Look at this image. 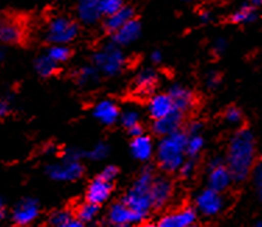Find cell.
<instances>
[{"instance_id":"obj_1","label":"cell","mask_w":262,"mask_h":227,"mask_svg":"<svg viewBox=\"0 0 262 227\" xmlns=\"http://www.w3.org/2000/svg\"><path fill=\"white\" fill-rule=\"evenodd\" d=\"M226 165L233 180L243 181L247 178L255 165V140L251 131L238 130L233 134L227 148Z\"/></svg>"},{"instance_id":"obj_2","label":"cell","mask_w":262,"mask_h":227,"mask_svg":"<svg viewBox=\"0 0 262 227\" xmlns=\"http://www.w3.org/2000/svg\"><path fill=\"white\" fill-rule=\"evenodd\" d=\"M187 137V132L180 130L162 137L157 148V157L159 166L165 172H177L186 161Z\"/></svg>"},{"instance_id":"obj_3","label":"cell","mask_w":262,"mask_h":227,"mask_svg":"<svg viewBox=\"0 0 262 227\" xmlns=\"http://www.w3.org/2000/svg\"><path fill=\"white\" fill-rule=\"evenodd\" d=\"M152 181H154L152 170L151 169H144L141 174L137 177L136 183L133 184V187L130 188V191L127 192L126 198L123 201L133 212L136 213L140 222L149 213L152 208Z\"/></svg>"},{"instance_id":"obj_4","label":"cell","mask_w":262,"mask_h":227,"mask_svg":"<svg viewBox=\"0 0 262 227\" xmlns=\"http://www.w3.org/2000/svg\"><path fill=\"white\" fill-rule=\"evenodd\" d=\"M126 64V56L120 46L111 43L94 55V66L103 76H117Z\"/></svg>"},{"instance_id":"obj_5","label":"cell","mask_w":262,"mask_h":227,"mask_svg":"<svg viewBox=\"0 0 262 227\" xmlns=\"http://www.w3.org/2000/svg\"><path fill=\"white\" fill-rule=\"evenodd\" d=\"M78 35V26L67 17H55L48 22L45 36L53 45H66L76 39Z\"/></svg>"},{"instance_id":"obj_6","label":"cell","mask_w":262,"mask_h":227,"mask_svg":"<svg viewBox=\"0 0 262 227\" xmlns=\"http://www.w3.org/2000/svg\"><path fill=\"white\" fill-rule=\"evenodd\" d=\"M46 173L52 180H56V181H76L82 176L84 167L80 161L64 157L59 163L49 165L46 167Z\"/></svg>"},{"instance_id":"obj_7","label":"cell","mask_w":262,"mask_h":227,"mask_svg":"<svg viewBox=\"0 0 262 227\" xmlns=\"http://www.w3.org/2000/svg\"><path fill=\"white\" fill-rule=\"evenodd\" d=\"M233 176L229 167L221 157L213 159L208 166V184L209 188L217 192L225 191L232 184Z\"/></svg>"},{"instance_id":"obj_8","label":"cell","mask_w":262,"mask_h":227,"mask_svg":"<svg viewBox=\"0 0 262 227\" xmlns=\"http://www.w3.org/2000/svg\"><path fill=\"white\" fill-rule=\"evenodd\" d=\"M225 202L221 192L215 191L212 188H207L201 191L195 198L196 211L202 213L204 216H215L222 212Z\"/></svg>"},{"instance_id":"obj_9","label":"cell","mask_w":262,"mask_h":227,"mask_svg":"<svg viewBox=\"0 0 262 227\" xmlns=\"http://www.w3.org/2000/svg\"><path fill=\"white\" fill-rule=\"evenodd\" d=\"M38 215H39L38 202L32 198H24L14 207L11 219L18 227H27L30 226L31 223L35 222Z\"/></svg>"},{"instance_id":"obj_10","label":"cell","mask_w":262,"mask_h":227,"mask_svg":"<svg viewBox=\"0 0 262 227\" xmlns=\"http://www.w3.org/2000/svg\"><path fill=\"white\" fill-rule=\"evenodd\" d=\"M107 222L112 227H130L140 220L136 213L133 212L124 202H117L109 209Z\"/></svg>"},{"instance_id":"obj_11","label":"cell","mask_w":262,"mask_h":227,"mask_svg":"<svg viewBox=\"0 0 262 227\" xmlns=\"http://www.w3.org/2000/svg\"><path fill=\"white\" fill-rule=\"evenodd\" d=\"M183 121H184V113L177 110V109H173L166 116L157 119L155 123H154V126H152V128H154L155 134L165 137L171 134V132L179 131L180 127H182Z\"/></svg>"},{"instance_id":"obj_12","label":"cell","mask_w":262,"mask_h":227,"mask_svg":"<svg viewBox=\"0 0 262 227\" xmlns=\"http://www.w3.org/2000/svg\"><path fill=\"white\" fill-rule=\"evenodd\" d=\"M24 38V28L18 21L9 17H0V42L7 45L20 43Z\"/></svg>"},{"instance_id":"obj_13","label":"cell","mask_w":262,"mask_h":227,"mask_svg":"<svg viewBox=\"0 0 262 227\" xmlns=\"http://www.w3.org/2000/svg\"><path fill=\"white\" fill-rule=\"evenodd\" d=\"M169 96H170L173 106L177 110L183 111L186 115L187 111L191 110L194 103H195V96L187 86L180 85V84H174L169 88Z\"/></svg>"},{"instance_id":"obj_14","label":"cell","mask_w":262,"mask_h":227,"mask_svg":"<svg viewBox=\"0 0 262 227\" xmlns=\"http://www.w3.org/2000/svg\"><path fill=\"white\" fill-rule=\"evenodd\" d=\"M173 186L166 177H154L151 184V199L152 207L162 208L166 205L171 197Z\"/></svg>"},{"instance_id":"obj_15","label":"cell","mask_w":262,"mask_h":227,"mask_svg":"<svg viewBox=\"0 0 262 227\" xmlns=\"http://www.w3.org/2000/svg\"><path fill=\"white\" fill-rule=\"evenodd\" d=\"M196 213L192 208H184L177 212L167 213L159 220L158 227H187L194 224Z\"/></svg>"},{"instance_id":"obj_16","label":"cell","mask_w":262,"mask_h":227,"mask_svg":"<svg viewBox=\"0 0 262 227\" xmlns=\"http://www.w3.org/2000/svg\"><path fill=\"white\" fill-rule=\"evenodd\" d=\"M113 34V43L117 46H128L137 40L141 35V24L134 18H131L128 22L120 27L119 30L112 32Z\"/></svg>"},{"instance_id":"obj_17","label":"cell","mask_w":262,"mask_h":227,"mask_svg":"<svg viewBox=\"0 0 262 227\" xmlns=\"http://www.w3.org/2000/svg\"><path fill=\"white\" fill-rule=\"evenodd\" d=\"M111 192L112 183L106 181L105 178L99 176L90 184V187L86 190V201L92 202L95 205H101L107 201V198L111 197Z\"/></svg>"},{"instance_id":"obj_18","label":"cell","mask_w":262,"mask_h":227,"mask_svg":"<svg viewBox=\"0 0 262 227\" xmlns=\"http://www.w3.org/2000/svg\"><path fill=\"white\" fill-rule=\"evenodd\" d=\"M94 116H95L96 120L101 121L102 124L112 126L119 120L120 110H119V107L115 102L105 99V101L96 103L95 107H94Z\"/></svg>"},{"instance_id":"obj_19","label":"cell","mask_w":262,"mask_h":227,"mask_svg":"<svg viewBox=\"0 0 262 227\" xmlns=\"http://www.w3.org/2000/svg\"><path fill=\"white\" fill-rule=\"evenodd\" d=\"M174 109L173 102H171L169 94H157L151 96L148 101V111L152 119H161V117L169 115Z\"/></svg>"},{"instance_id":"obj_20","label":"cell","mask_w":262,"mask_h":227,"mask_svg":"<svg viewBox=\"0 0 262 227\" xmlns=\"http://www.w3.org/2000/svg\"><path fill=\"white\" fill-rule=\"evenodd\" d=\"M130 148L133 156L136 157L137 161L146 162L154 155V142L149 137L144 135V134L133 137Z\"/></svg>"},{"instance_id":"obj_21","label":"cell","mask_w":262,"mask_h":227,"mask_svg":"<svg viewBox=\"0 0 262 227\" xmlns=\"http://www.w3.org/2000/svg\"><path fill=\"white\" fill-rule=\"evenodd\" d=\"M158 81H159V76H158L155 70L146 69V70L140 71L137 74L136 80H134L136 91L138 94H141V95H148L157 88Z\"/></svg>"},{"instance_id":"obj_22","label":"cell","mask_w":262,"mask_h":227,"mask_svg":"<svg viewBox=\"0 0 262 227\" xmlns=\"http://www.w3.org/2000/svg\"><path fill=\"white\" fill-rule=\"evenodd\" d=\"M77 15L84 24H94L101 18V10L98 6V0H78Z\"/></svg>"},{"instance_id":"obj_23","label":"cell","mask_w":262,"mask_h":227,"mask_svg":"<svg viewBox=\"0 0 262 227\" xmlns=\"http://www.w3.org/2000/svg\"><path fill=\"white\" fill-rule=\"evenodd\" d=\"M133 15H134L133 9H130V7H124V6H123L121 9L115 11L113 14L106 17V22H105L106 30L111 31V32H115V31L119 30L120 27L124 26L126 22H128V21L133 18Z\"/></svg>"},{"instance_id":"obj_24","label":"cell","mask_w":262,"mask_h":227,"mask_svg":"<svg viewBox=\"0 0 262 227\" xmlns=\"http://www.w3.org/2000/svg\"><path fill=\"white\" fill-rule=\"evenodd\" d=\"M230 18L236 24H248V22H252L257 18V10L251 3L250 5H242L233 11Z\"/></svg>"},{"instance_id":"obj_25","label":"cell","mask_w":262,"mask_h":227,"mask_svg":"<svg viewBox=\"0 0 262 227\" xmlns=\"http://www.w3.org/2000/svg\"><path fill=\"white\" fill-rule=\"evenodd\" d=\"M57 63L52 60L51 57L48 55L39 56L38 59L34 63V67H35V71L39 74L40 77H51L53 76L57 70Z\"/></svg>"},{"instance_id":"obj_26","label":"cell","mask_w":262,"mask_h":227,"mask_svg":"<svg viewBox=\"0 0 262 227\" xmlns=\"http://www.w3.org/2000/svg\"><path fill=\"white\" fill-rule=\"evenodd\" d=\"M99 71L96 69L95 66H84L80 67L78 70L74 73V78L78 84L81 85H86V84H92V82H95L98 80V77H99Z\"/></svg>"},{"instance_id":"obj_27","label":"cell","mask_w":262,"mask_h":227,"mask_svg":"<svg viewBox=\"0 0 262 227\" xmlns=\"http://www.w3.org/2000/svg\"><path fill=\"white\" fill-rule=\"evenodd\" d=\"M98 212H99V205H95V203H92V202L86 201L85 203H82V205L78 208V211H77V217L80 219L81 222L90 223L98 216Z\"/></svg>"},{"instance_id":"obj_28","label":"cell","mask_w":262,"mask_h":227,"mask_svg":"<svg viewBox=\"0 0 262 227\" xmlns=\"http://www.w3.org/2000/svg\"><path fill=\"white\" fill-rule=\"evenodd\" d=\"M187 145L186 153L187 156L195 157L204 148V138L201 134H187Z\"/></svg>"},{"instance_id":"obj_29","label":"cell","mask_w":262,"mask_h":227,"mask_svg":"<svg viewBox=\"0 0 262 227\" xmlns=\"http://www.w3.org/2000/svg\"><path fill=\"white\" fill-rule=\"evenodd\" d=\"M48 56L51 57L52 60L60 64V63H64L70 59L71 51L66 45H53L48 52Z\"/></svg>"},{"instance_id":"obj_30","label":"cell","mask_w":262,"mask_h":227,"mask_svg":"<svg viewBox=\"0 0 262 227\" xmlns=\"http://www.w3.org/2000/svg\"><path fill=\"white\" fill-rule=\"evenodd\" d=\"M109 145L105 142H98L90 151L84 152V156L91 159V161H103L109 155Z\"/></svg>"},{"instance_id":"obj_31","label":"cell","mask_w":262,"mask_h":227,"mask_svg":"<svg viewBox=\"0 0 262 227\" xmlns=\"http://www.w3.org/2000/svg\"><path fill=\"white\" fill-rule=\"evenodd\" d=\"M98 6L102 15H111L123 7V0H98Z\"/></svg>"},{"instance_id":"obj_32","label":"cell","mask_w":262,"mask_h":227,"mask_svg":"<svg viewBox=\"0 0 262 227\" xmlns=\"http://www.w3.org/2000/svg\"><path fill=\"white\" fill-rule=\"evenodd\" d=\"M119 119H120V123L126 127L127 130L140 124V113L137 110H133V109H128V110L120 113Z\"/></svg>"},{"instance_id":"obj_33","label":"cell","mask_w":262,"mask_h":227,"mask_svg":"<svg viewBox=\"0 0 262 227\" xmlns=\"http://www.w3.org/2000/svg\"><path fill=\"white\" fill-rule=\"evenodd\" d=\"M252 183L259 201L262 202V159L252 167Z\"/></svg>"},{"instance_id":"obj_34","label":"cell","mask_w":262,"mask_h":227,"mask_svg":"<svg viewBox=\"0 0 262 227\" xmlns=\"http://www.w3.org/2000/svg\"><path fill=\"white\" fill-rule=\"evenodd\" d=\"M71 217V215L69 212H66V211H57V212L52 213L51 219H49V222L53 227H57L63 224L64 222H67L69 219Z\"/></svg>"},{"instance_id":"obj_35","label":"cell","mask_w":262,"mask_h":227,"mask_svg":"<svg viewBox=\"0 0 262 227\" xmlns=\"http://www.w3.org/2000/svg\"><path fill=\"white\" fill-rule=\"evenodd\" d=\"M225 119H226L227 123H230V124H238L243 119L242 110L240 109H237V107H229L225 113Z\"/></svg>"},{"instance_id":"obj_36","label":"cell","mask_w":262,"mask_h":227,"mask_svg":"<svg viewBox=\"0 0 262 227\" xmlns=\"http://www.w3.org/2000/svg\"><path fill=\"white\" fill-rule=\"evenodd\" d=\"M180 174L183 177H191L194 174V170H195V162H194V157H190L188 161L183 162V165L180 166Z\"/></svg>"},{"instance_id":"obj_37","label":"cell","mask_w":262,"mask_h":227,"mask_svg":"<svg viewBox=\"0 0 262 227\" xmlns=\"http://www.w3.org/2000/svg\"><path fill=\"white\" fill-rule=\"evenodd\" d=\"M219 84H221V76L217 74L216 71L208 73L207 77H205V85H207V88H209V89H216Z\"/></svg>"},{"instance_id":"obj_38","label":"cell","mask_w":262,"mask_h":227,"mask_svg":"<svg viewBox=\"0 0 262 227\" xmlns=\"http://www.w3.org/2000/svg\"><path fill=\"white\" fill-rule=\"evenodd\" d=\"M102 178H105L106 181H113L117 177V167L115 166H106L101 173Z\"/></svg>"},{"instance_id":"obj_39","label":"cell","mask_w":262,"mask_h":227,"mask_svg":"<svg viewBox=\"0 0 262 227\" xmlns=\"http://www.w3.org/2000/svg\"><path fill=\"white\" fill-rule=\"evenodd\" d=\"M227 48V40L225 39V38H217V39H215V42H213V52L216 53V55H222L223 52L226 51Z\"/></svg>"},{"instance_id":"obj_40","label":"cell","mask_w":262,"mask_h":227,"mask_svg":"<svg viewBox=\"0 0 262 227\" xmlns=\"http://www.w3.org/2000/svg\"><path fill=\"white\" fill-rule=\"evenodd\" d=\"M57 227H85V223L81 222L78 217L71 216L67 222H64L63 224H60V226Z\"/></svg>"},{"instance_id":"obj_41","label":"cell","mask_w":262,"mask_h":227,"mask_svg":"<svg viewBox=\"0 0 262 227\" xmlns=\"http://www.w3.org/2000/svg\"><path fill=\"white\" fill-rule=\"evenodd\" d=\"M201 130H202L201 123L194 121V123H191L190 127H188V132H187V134H201Z\"/></svg>"},{"instance_id":"obj_42","label":"cell","mask_w":262,"mask_h":227,"mask_svg":"<svg viewBox=\"0 0 262 227\" xmlns=\"http://www.w3.org/2000/svg\"><path fill=\"white\" fill-rule=\"evenodd\" d=\"M9 106H10V103L7 99H0V119L6 116V113L9 111Z\"/></svg>"},{"instance_id":"obj_43","label":"cell","mask_w":262,"mask_h":227,"mask_svg":"<svg viewBox=\"0 0 262 227\" xmlns=\"http://www.w3.org/2000/svg\"><path fill=\"white\" fill-rule=\"evenodd\" d=\"M163 59V56H162V52L161 51H154L151 55V60L152 63H155V64H159Z\"/></svg>"},{"instance_id":"obj_44","label":"cell","mask_w":262,"mask_h":227,"mask_svg":"<svg viewBox=\"0 0 262 227\" xmlns=\"http://www.w3.org/2000/svg\"><path fill=\"white\" fill-rule=\"evenodd\" d=\"M200 20H201V22H204V24H207V22H209V21L212 20L211 13H209V11H208V10L201 11V14H200Z\"/></svg>"},{"instance_id":"obj_45","label":"cell","mask_w":262,"mask_h":227,"mask_svg":"<svg viewBox=\"0 0 262 227\" xmlns=\"http://www.w3.org/2000/svg\"><path fill=\"white\" fill-rule=\"evenodd\" d=\"M128 132L131 134V137H137V135H140V134H142L141 124H138V126H134V127H131V128H128Z\"/></svg>"},{"instance_id":"obj_46","label":"cell","mask_w":262,"mask_h":227,"mask_svg":"<svg viewBox=\"0 0 262 227\" xmlns=\"http://www.w3.org/2000/svg\"><path fill=\"white\" fill-rule=\"evenodd\" d=\"M5 216H6V203L5 201L0 198V222L5 219Z\"/></svg>"},{"instance_id":"obj_47","label":"cell","mask_w":262,"mask_h":227,"mask_svg":"<svg viewBox=\"0 0 262 227\" xmlns=\"http://www.w3.org/2000/svg\"><path fill=\"white\" fill-rule=\"evenodd\" d=\"M138 227H158V224H154V223H142Z\"/></svg>"},{"instance_id":"obj_48","label":"cell","mask_w":262,"mask_h":227,"mask_svg":"<svg viewBox=\"0 0 262 227\" xmlns=\"http://www.w3.org/2000/svg\"><path fill=\"white\" fill-rule=\"evenodd\" d=\"M5 52L2 51V49H0V64H2V63H3V60H5Z\"/></svg>"},{"instance_id":"obj_49","label":"cell","mask_w":262,"mask_h":227,"mask_svg":"<svg viewBox=\"0 0 262 227\" xmlns=\"http://www.w3.org/2000/svg\"><path fill=\"white\" fill-rule=\"evenodd\" d=\"M251 5H254V6L262 5V0H251Z\"/></svg>"},{"instance_id":"obj_50","label":"cell","mask_w":262,"mask_h":227,"mask_svg":"<svg viewBox=\"0 0 262 227\" xmlns=\"http://www.w3.org/2000/svg\"><path fill=\"white\" fill-rule=\"evenodd\" d=\"M255 227H262V219H261V220H259V222L257 223V224H255Z\"/></svg>"},{"instance_id":"obj_51","label":"cell","mask_w":262,"mask_h":227,"mask_svg":"<svg viewBox=\"0 0 262 227\" xmlns=\"http://www.w3.org/2000/svg\"><path fill=\"white\" fill-rule=\"evenodd\" d=\"M187 227H198V226H196L195 223H194V224H190V226H187Z\"/></svg>"},{"instance_id":"obj_52","label":"cell","mask_w":262,"mask_h":227,"mask_svg":"<svg viewBox=\"0 0 262 227\" xmlns=\"http://www.w3.org/2000/svg\"><path fill=\"white\" fill-rule=\"evenodd\" d=\"M184 2H188V3H190V2H196V0H184Z\"/></svg>"}]
</instances>
